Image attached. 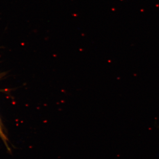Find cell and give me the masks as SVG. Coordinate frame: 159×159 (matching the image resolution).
Listing matches in <instances>:
<instances>
[{"instance_id":"1","label":"cell","mask_w":159,"mask_h":159,"mask_svg":"<svg viewBox=\"0 0 159 159\" xmlns=\"http://www.w3.org/2000/svg\"><path fill=\"white\" fill-rule=\"evenodd\" d=\"M0 138L2 140L3 143L5 144V146H6V148H7L8 151H9V152H11V148H10L9 145V139H8V138L6 136V134L4 133L2 126H1V124H0Z\"/></svg>"}]
</instances>
